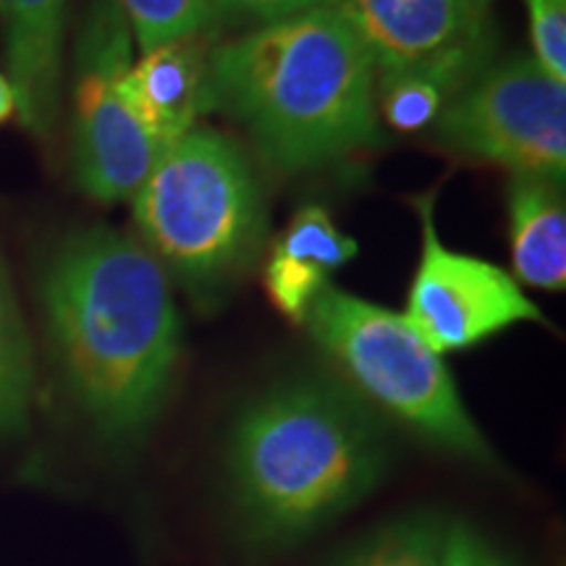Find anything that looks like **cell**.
<instances>
[{"instance_id":"cell-15","label":"cell","mask_w":566,"mask_h":566,"mask_svg":"<svg viewBox=\"0 0 566 566\" xmlns=\"http://www.w3.org/2000/svg\"><path fill=\"white\" fill-rule=\"evenodd\" d=\"M449 522L436 514H409L354 543L334 566H443Z\"/></svg>"},{"instance_id":"cell-17","label":"cell","mask_w":566,"mask_h":566,"mask_svg":"<svg viewBox=\"0 0 566 566\" xmlns=\"http://www.w3.org/2000/svg\"><path fill=\"white\" fill-rule=\"evenodd\" d=\"M454 92L430 76H396L378 82V111L384 113L388 126L401 134L428 129L441 116Z\"/></svg>"},{"instance_id":"cell-16","label":"cell","mask_w":566,"mask_h":566,"mask_svg":"<svg viewBox=\"0 0 566 566\" xmlns=\"http://www.w3.org/2000/svg\"><path fill=\"white\" fill-rule=\"evenodd\" d=\"M129 21L142 53L176 40L202 38L216 30L218 19L210 0H116Z\"/></svg>"},{"instance_id":"cell-3","label":"cell","mask_w":566,"mask_h":566,"mask_svg":"<svg viewBox=\"0 0 566 566\" xmlns=\"http://www.w3.org/2000/svg\"><path fill=\"white\" fill-rule=\"evenodd\" d=\"M210 111H223L281 171L323 168L378 139V80L344 11L271 21L208 53Z\"/></svg>"},{"instance_id":"cell-19","label":"cell","mask_w":566,"mask_h":566,"mask_svg":"<svg viewBox=\"0 0 566 566\" xmlns=\"http://www.w3.org/2000/svg\"><path fill=\"white\" fill-rule=\"evenodd\" d=\"M218 24H271L296 13L334 9L342 0H210Z\"/></svg>"},{"instance_id":"cell-20","label":"cell","mask_w":566,"mask_h":566,"mask_svg":"<svg viewBox=\"0 0 566 566\" xmlns=\"http://www.w3.org/2000/svg\"><path fill=\"white\" fill-rule=\"evenodd\" d=\"M11 113H17V103H13V90H11L9 80L0 74V124H3L6 118L11 116Z\"/></svg>"},{"instance_id":"cell-2","label":"cell","mask_w":566,"mask_h":566,"mask_svg":"<svg viewBox=\"0 0 566 566\" xmlns=\"http://www.w3.org/2000/svg\"><path fill=\"white\" fill-rule=\"evenodd\" d=\"M388 441L346 388L289 380L244 407L226 454L231 522L254 558L281 556L384 483Z\"/></svg>"},{"instance_id":"cell-1","label":"cell","mask_w":566,"mask_h":566,"mask_svg":"<svg viewBox=\"0 0 566 566\" xmlns=\"http://www.w3.org/2000/svg\"><path fill=\"white\" fill-rule=\"evenodd\" d=\"M40 296L76 407L108 443H139L166 409L181 357L166 268L129 233L92 226L55 247Z\"/></svg>"},{"instance_id":"cell-5","label":"cell","mask_w":566,"mask_h":566,"mask_svg":"<svg viewBox=\"0 0 566 566\" xmlns=\"http://www.w3.org/2000/svg\"><path fill=\"white\" fill-rule=\"evenodd\" d=\"M304 325L380 412L446 454L495 467L491 443L467 412L443 357L405 315L328 283L310 304Z\"/></svg>"},{"instance_id":"cell-4","label":"cell","mask_w":566,"mask_h":566,"mask_svg":"<svg viewBox=\"0 0 566 566\" xmlns=\"http://www.w3.org/2000/svg\"><path fill=\"white\" fill-rule=\"evenodd\" d=\"M132 200L142 244L200 304L221 302L263 250L265 200L252 163L212 129L163 147Z\"/></svg>"},{"instance_id":"cell-14","label":"cell","mask_w":566,"mask_h":566,"mask_svg":"<svg viewBox=\"0 0 566 566\" xmlns=\"http://www.w3.org/2000/svg\"><path fill=\"white\" fill-rule=\"evenodd\" d=\"M34 399L32 344L21 317L17 292L0 258V438L30 430Z\"/></svg>"},{"instance_id":"cell-18","label":"cell","mask_w":566,"mask_h":566,"mask_svg":"<svg viewBox=\"0 0 566 566\" xmlns=\"http://www.w3.org/2000/svg\"><path fill=\"white\" fill-rule=\"evenodd\" d=\"M533 55L551 76L566 82V0H525Z\"/></svg>"},{"instance_id":"cell-10","label":"cell","mask_w":566,"mask_h":566,"mask_svg":"<svg viewBox=\"0 0 566 566\" xmlns=\"http://www.w3.org/2000/svg\"><path fill=\"white\" fill-rule=\"evenodd\" d=\"M69 0H0V34L21 126L51 142L61 118Z\"/></svg>"},{"instance_id":"cell-6","label":"cell","mask_w":566,"mask_h":566,"mask_svg":"<svg viewBox=\"0 0 566 566\" xmlns=\"http://www.w3.org/2000/svg\"><path fill=\"white\" fill-rule=\"evenodd\" d=\"M134 34L116 0H92L74 45V181L92 200H129L150 174L158 145L126 103Z\"/></svg>"},{"instance_id":"cell-13","label":"cell","mask_w":566,"mask_h":566,"mask_svg":"<svg viewBox=\"0 0 566 566\" xmlns=\"http://www.w3.org/2000/svg\"><path fill=\"white\" fill-rule=\"evenodd\" d=\"M506 202L516 281L562 292L566 283V205L556 181L512 176Z\"/></svg>"},{"instance_id":"cell-21","label":"cell","mask_w":566,"mask_h":566,"mask_svg":"<svg viewBox=\"0 0 566 566\" xmlns=\"http://www.w3.org/2000/svg\"><path fill=\"white\" fill-rule=\"evenodd\" d=\"M480 566H512V564H509L506 558L501 556L499 551L491 546V543H488V548H485V554H483V564H480Z\"/></svg>"},{"instance_id":"cell-8","label":"cell","mask_w":566,"mask_h":566,"mask_svg":"<svg viewBox=\"0 0 566 566\" xmlns=\"http://www.w3.org/2000/svg\"><path fill=\"white\" fill-rule=\"evenodd\" d=\"M375 63V80L430 76L451 92L491 63L493 0H342Z\"/></svg>"},{"instance_id":"cell-12","label":"cell","mask_w":566,"mask_h":566,"mask_svg":"<svg viewBox=\"0 0 566 566\" xmlns=\"http://www.w3.org/2000/svg\"><path fill=\"white\" fill-rule=\"evenodd\" d=\"M357 258V242L338 229L321 205L296 210L265 260V292L292 323H304L328 275Z\"/></svg>"},{"instance_id":"cell-11","label":"cell","mask_w":566,"mask_h":566,"mask_svg":"<svg viewBox=\"0 0 566 566\" xmlns=\"http://www.w3.org/2000/svg\"><path fill=\"white\" fill-rule=\"evenodd\" d=\"M208 53L202 38H189L145 51L132 63L126 103L158 150L192 132L210 111Z\"/></svg>"},{"instance_id":"cell-7","label":"cell","mask_w":566,"mask_h":566,"mask_svg":"<svg viewBox=\"0 0 566 566\" xmlns=\"http://www.w3.org/2000/svg\"><path fill=\"white\" fill-rule=\"evenodd\" d=\"M566 82L535 55L488 63L436 118V139L514 176L562 184L566 171Z\"/></svg>"},{"instance_id":"cell-9","label":"cell","mask_w":566,"mask_h":566,"mask_svg":"<svg viewBox=\"0 0 566 566\" xmlns=\"http://www.w3.org/2000/svg\"><path fill=\"white\" fill-rule=\"evenodd\" d=\"M422 252L405 317L438 354L478 346L516 323H541L537 304L504 268L449 250L436 231V195L417 197Z\"/></svg>"}]
</instances>
